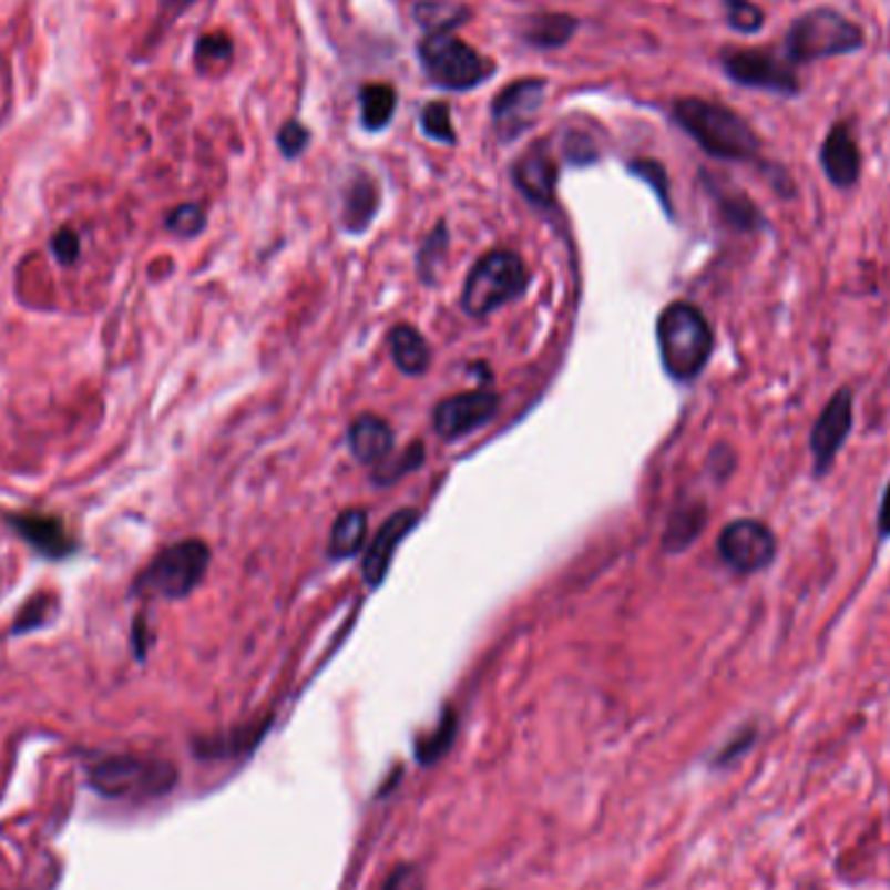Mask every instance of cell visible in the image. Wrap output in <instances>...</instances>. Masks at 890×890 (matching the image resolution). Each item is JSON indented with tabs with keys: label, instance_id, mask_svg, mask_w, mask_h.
Returning a JSON list of instances; mask_svg holds the SVG:
<instances>
[{
	"label": "cell",
	"instance_id": "8fae6325",
	"mask_svg": "<svg viewBox=\"0 0 890 890\" xmlns=\"http://www.w3.org/2000/svg\"><path fill=\"white\" fill-rule=\"evenodd\" d=\"M500 399L498 393L488 391V388H477V391H463L456 396H448L436 407L432 415V428L443 440H456L469 436V432L480 430L488 424L492 417L498 415Z\"/></svg>",
	"mask_w": 890,
	"mask_h": 890
},
{
	"label": "cell",
	"instance_id": "4fadbf2b",
	"mask_svg": "<svg viewBox=\"0 0 890 890\" xmlns=\"http://www.w3.org/2000/svg\"><path fill=\"white\" fill-rule=\"evenodd\" d=\"M557 162L550 152L548 141H536L513 164V183L523 196L534 204L550 206L557 191Z\"/></svg>",
	"mask_w": 890,
	"mask_h": 890
},
{
	"label": "cell",
	"instance_id": "d590c367",
	"mask_svg": "<svg viewBox=\"0 0 890 890\" xmlns=\"http://www.w3.org/2000/svg\"><path fill=\"white\" fill-rule=\"evenodd\" d=\"M753 739H755V729H747V732H743V735H739L737 739H732V743L722 750L719 758H716V766H724V763L735 760L737 755H743V753L747 750V747L753 745Z\"/></svg>",
	"mask_w": 890,
	"mask_h": 890
},
{
	"label": "cell",
	"instance_id": "277c9868",
	"mask_svg": "<svg viewBox=\"0 0 890 890\" xmlns=\"http://www.w3.org/2000/svg\"><path fill=\"white\" fill-rule=\"evenodd\" d=\"M529 287L526 266L519 253L492 250L477 260L461 291V305L471 318H484Z\"/></svg>",
	"mask_w": 890,
	"mask_h": 890
},
{
	"label": "cell",
	"instance_id": "9c48e42d",
	"mask_svg": "<svg viewBox=\"0 0 890 890\" xmlns=\"http://www.w3.org/2000/svg\"><path fill=\"white\" fill-rule=\"evenodd\" d=\"M719 557L739 575L758 573L776 557V536L763 521L739 519L722 529L716 542Z\"/></svg>",
	"mask_w": 890,
	"mask_h": 890
},
{
	"label": "cell",
	"instance_id": "7402d4cb",
	"mask_svg": "<svg viewBox=\"0 0 890 890\" xmlns=\"http://www.w3.org/2000/svg\"><path fill=\"white\" fill-rule=\"evenodd\" d=\"M365 534H368V513L360 508H349L339 519L334 521L331 540H328V552L331 557H355L360 552Z\"/></svg>",
	"mask_w": 890,
	"mask_h": 890
},
{
	"label": "cell",
	"instance_id": "30bf717a",
	"mask_svg": "<svg viewBox=\"0 0 890 890\" xmlns=\"http://www.w3.org/2000/svg\"><path fill=\"white\" fill-rule=\"evenodd\" d=\"M851 424H855V393L849 388H839V391L830 396V401L820 411L818 422H815L810 432L815 477H822L833 467L836 456H839L843 443H847Z\"/></svg>",
	"mask_w": 890,
	"mask_h": 890
},
{
	"label": "cell",
	"instance_id": "74e56055",
	"mask_svg": "<svg viewBox=\"0 0 890 890\" xmlns=\"http://www.w3.org/2000/svg\"><path fill=\"white\" fill-rule=\"evenodd\" d=\"M175 3H177V9H185V6H191L193 0H175Z\"/></svg>",
	"mask_w": 890,
	"mask_h": 890
},
{
	"label": "cell",
	"instance_id": "7c38bea8",
	"mask_svg": "<svg viewBox=\"0 0 890 890\" xmlns=\"http://www.w3.org/2000/svg\"><path fill=\"white\" fill-rule=\"evenodd\" d=\"M548 81L544 79H519L508 84L495 100H492V123L503 139H513L523 133L540 112Z\"/></svg>",
	"mask_w": 890,
	"mask_h": 890
},
{
	"label": "cell",
	"instance_id": "3957f363",
	"mask_svg": "<svg viewBox=\"0 0 890 890\" xmlns=\"http://www.w3.org/2000/svg\"><path fill=\"white\" fill-rule=\"evenodd\" d=\"M865 29L830 6L805 11L791 21L784 37V58L791 65L855 55L865 48Z\"/></svg>",
	"mask_w": 890,
	"mask_h": 890
},
{
	"label": "cell",
	"instance_id": "4316f807",
	"mask_svg": "<svg viewBox=\"0 0 890 890\" xmlns=\"http://www.w3.org/2000/svg\"><path fill=\"white\" fill-rule=\"evenodd\" d=\"M724 13H727L729 29L737 34H758L766 27V13L753 0H724Z\"/></svg>",
	"mask_w": 890,
	"mask_h": 890
},
{
	"label": "cell",
	"instance_id": "f546056e",
	"mask_svg": "<svg viewBox=\"0 0 890 890\" xmlns=\"http://www.w3.org/2000/svg\"><path fill=\"white\" fill-rule=\"evenodd\" d=\"M446 248H448V227L446 224H438V227L432 229V235L424 241L422 253H420L422 282H432V276H436V266L446 256Z\"/></svg>",
	"mask_w": 890,
	"mask_h": 890
},
{
	"label": "cell",
	"instance_id": "ac0fdd59",
	"mask_svg": "<svg viewBox=\"0 0 890 890\" xmlns=\"http://www.w3.org/2000/svg\"><path fill=\"white\" fill-rule=\"evenodd\" d=\"M579 29V19L567 13H536L529 17L521 27V40L542 50H555L571 42Z\"/></svg>",
	"mask_w": 890,
	"mask_h": 890
},
{
	"label": "cell",
	"instance_id": "6da1fadb",
	"mask_svg": "<svg viewBox=\"0 0 890 890\" xmlns=\"http://www.w3.org/2000/svg\"><path fill=\"white\" fill-rule=\"evenodd\" d=\"M672 117L714 160L755 162L760 156V136L727 104L703 100V96H679L672 104Z\"/></svg>",
	"mask_w": 890,
	"mask_h": 890
},
{
	"label": "cell",
	"instance_id": "f1b7e54d",
	"mask_svg": "<svg viewBox=\"0 0 890 890\" xmlns=\"http://www.w3.org/2000/svg\"><path fill=\"white\" fill-rule=\"evenodd\" d=\"M453 735H456V719H453V714H448V716H443V722L438 724V729L432 732V735L424 737L420 745H417V760L424 763V766L438 763L448 753V747H451Z\"/></svg>",
	"mask_w": 890,
	"mask_h": 890
},
{
	"label": "cell",
	"instance_id": "cb8c5ba5",
	"mask_svg": "<svg viewBox=\"0 0 890 890\" xmlns=\"http://www.w3.org/2000/svg\"><path fill=\"white\" fill-rule=\"evenodd\" d=\"M469 17L471 11L467 6L446 3V0H422L415 6V19L424 29V34L453 32L463 21H469Z\"/></svg>",
	"mask_w": 890,
	"mask_h": 890
},
{
	"label": "cell",
	"instance_id": "44dd1931",
	"mask_svg": "<svg viewBox=\"0 0 890 890\" xmlns=\"http://www.w3.org/2000/svg\"><path fill=\"white\" fill-rule=\"evenodd\" d=\"M708 191H710V196H714L716 206H719L722 219L727 222L729 227L743 229V232H753V229L766 227V219H763V214L758 212V206H755L753 198L745 196L743 191L724 188V185H719V188H716L714 183H708Z\"/></svg>",
	"mask_w": 890,
	"mask_h": 890
},
{
	"label": "cell",
	"instance_id": "836d02e7",
	"mask_svg": "<svg viewBox=\"0 0 890 890\" xmlns=\"http://www.w3.org/2000/svg\"><path fill=\"white\" fill-rule=\"evenodd\" d=\"M383 890H424L422 874L417 867L401 865V867H396L391 874H388Z\"/></svg>",
	"mask_w": 890,
	"mask_h": 890
},
{
	"label": "cell",
	"instance_id": "e575fe53",
	"mask_svg": "<svg viewBox=\"0 0 890 890\" xmlns=\"http://www.w3.org/2000/svg\"><path fill=\"white\" fill-rule=\"evenodd\" d=\"M52 248H55V256L63 260V264H71L73 258H76V250H79V241L73 232H58L55 241H52Z\"/></svg>",
	"mask_w": 890,
	"mask_h": 890
},
{
	"label": "cell",
	"instance_id": "d4e9b609",
	"mask_svg": "<svg viewBox=\"0 0 890 890\" xmlns=\"http://www.w3.org/2000/svg\"><path fill=\"white\" fill-rule=\"evenodd\" d=\"M703 523H706V508L698 505H685L672 515L669 529H667V548L669 552H679L690 544L695 536L700 534Z\"/></svg>",
	"mask_w": 890,
	"mask_h": 890
},
{
	"label": "cell",
	"instance_id": "1f68e13d",
	"mask_svg": "<svg viewBox=\"0 0 890 890\" xmlns=\"http://www.w3.org/2000/svg\"><path fill=\"white\" fill-rule=\"evenodd\" d=\"M204 224H206V214H204V208L196 206V204L177 206L175 212L167 216V227L175 232V235H181V237L198 235V232L204 229Z\"/></svg>",
	"mask_w": 890,
	"mask_h": 890
},
{
	"label": "cell",
	"instance_id": "484cf974",
	"mask_svg": "<svg viewBox=\"0 0 890 890\" xmlns=\"http://www.w3.org/2000/svg\"><path fill=\"white\" fill-rule=\"evenodd\" d=\"M420 129L428 139L440 141V144H456V131L451 121V104L448 102H430L428 108L420 112Z\"/></svg>",
	"mask_w": 890,
	"mask_h": 890
},
{
	"label": "cell",
	"instance_id": "2e32d148",
	"mask_svg": "<svg viewBox=\"0 0 890 890\" xmlns=\"http://www.w3.org/2000/svg\"><path fill=\"white\" fill-rule=\"evenodd\" d=\"M11 526L27 544L40 552L44 557L61 560L69 557L76 550V542L65 531V526L58 519L44 513H19L11 515Z\"/></svg>",
	"mask_w": 890,
	"mask_h": 890
},
{
	"label": "cell",
	"instance_id": "83f0119b",
	"mask_svg": "<svg viewBox=\"0 0 890 890\" xmlns=\"http://www.w3.org/2000/svg\"><path fill=\"white\" fill-rule=\"evenodd\" d=\"M235 55V44L227 34H204L196 44V65L201 71H212L216 65H229Z\"/></svg>",
	"mask_w": 890,
	"mask_h": 890
},
{
	"label": "cell",
	"instance_id": "9a60e30c",
	"mask_svg": "<svg viewBox=\"0 0 890 890\" xmlns=\"http://www.w3.org/2000/svg\"><path fill=\"white\" fill-rule=\"evenodd\" d=\"M417 521H420V513L411 511V508H403V511L393 513L391 519L380 526L378 536L372 540L362 563V575L365 581H368V586H378V583L386 579L388 567H391L396 557V550H399L403 536L417 526Z\"/></svg>",
	"mask_w": 890,
	"mask_h": 890
},
{
	"label": "cell",
	"instance_id": "d6a6232c",
	"mask_svg": "<svg viewBox=\"0 0 890 890\" xmlns=\"http://www.w3.org/2000/svg\"><path fill=\"white\" fill-rule=\"evenodd\" d=\"M276 144H279L282 154L287 160H297V156L305 154V149L310 144V131L305 129L300 121H287L282 125L279 136H276Z\"/></svg>",
	"mask_w": 890,
	"mask_h": 890
},
{
	"label": "cell",
	"instance_id": "603a6c76",
	"mask_svg": "<svg viewBox=\"0 0 890 890\" xmlns=\"http://www.w3.org/2000/svg\"><path fill=\"white\" fill-rule=\"evenodd\" d=\"M396 89L391 84H368L360 89V121L362 129L376 133L391 123L396 112Z\"/></svg>",
	"mask_w": 890,
	"mask_h": 890
},
{
	"label": "cell",
	"instance_id": "e0dca14e",
	"mask_svg": "<svg viewBox=\"0 0 890 890\" xmlns=\"http://www.w3.org/2000/svg\"><path fill=\"white\" fill-rule=\"evenodd\" d=\"M349 448L365 467H380L393 453V430L376 415H362L349 428Z\"/></svg>",
	"mask_w": 890,
	"mask_h": 890
},
{
	"label": "cell",
	"instance_id": "5b68a950",
	"mask_svg": "<svg viewBox=\"0 0 890 890\" xmlns=\"http://www.w3.org/2000/svg\"><path fill=\"white\" fill-rule=\"evenodd\" d=\"M422 71L432 84L448 92H467L484 84L492 73L495 63L484 58L471 44L456 40L453 32L424 34L417 44Z\"/></svg>",
	"mask_w": 890,
	"mask_h": 890
},
{
	"label": "cell",
	"instance_id": "ba28073f",
	"mask_svg": "<svg viewBox=\"0 0 890 890\" xmlns=\"http://www.w3.org/2000/svg\"><path fill=\"white\" fill-rule=\"evenodd\" d=\"M722 69L737 86L779 96L802 94V81H799L795 65L770 50L727 48L722 52Z\"/></svg>",
	"mask_w": 890,
	"mask_h": 890
},
{
	"label": "cell",
	"instance_id": "4dcf8cb0",
	"mask_svg": "<svg viewBox=\"0 0 890 890\" xmlns=\"http://www.w3.org/2000/svg\"><path fill=\"white\" fill-rule=\"evenodd\" d=\"M631 172L641 177V181H646L651 188L656 191V196H659L662 206L672 212V204H669V177H667V170L662 167L659 162L654 160H635L631 162Z\"/></svg>",
	"mask_w": 890,
	"mask_h": 890
},
{
	"label": "cell",
	"instance_id": "8992f818",
	"mask_svg": "<svg viewBox=\"0 0 890 890\" xmlns=\"http://www.w3.org/2000/svg\"><path fill=\"white\" fill-rule=\"evenodd\" d=\"M212 552L201 540H185L162 550L139 575L136 591L160 600H183L204 581Z\"/></svg>",
	"mask_w": 890,
	"mask_h": 890
},
{
	"label": "cell",
	"instance_id": "7a4b0ae2",
	"mask_svg": "<svg viewBox=\"0 0 890 890\" xmlns=\"http://www.w3.org/2000/svg\"><path fill=\"white\" fill-rule=\"evenodd\" d=\"M664 370L679 383H690L706 370L714 351V331L706 316L690 303H672L656 324Z\"/></svg>",
	"mask_w": 890,
	"mask_h": 890
},
{
	"label": "cell",
	"instance_id": "d6986e66",
	"mask_svg": "<svg viewBox=\"0 0 890 890\" xmlns=\"http://www.w3.org/2000/svg\"><path fill=\"white\" fill-rule=\"evenodd\" d=\"M380 206V191L372 177L368 175H357L355 181L349 183L347 196H344V227L349 232H362L368 229V224L372 222V216L378 214Z\"/></svg>",
	"mask_w": 890,
	"mask_h": 890
},
{
	"label": "cell",
	"instance_id": "8d00e7d4",
	"mask_svg": "<svg viewBox=\"0 0 890 890\" xmlns=\"http://www.w3.org/2000/svg\"><path fill=\"white\" fill-rule=\"evenodd\" d=\"M878 529H880V536H882V540H888V536H890V484H888L886 495H882V503H880Z\"/></svg>",
	"mask_w": 890,
	"mask_h": 890
},
{
	"label": "cell",
	"instance_id": "5bb4252c",
	"mask_svg": "<svg viewBox=\"0 0 890 890\" xmlns=\"http://www.w3.org/2000/svg\"><path fill=\"white\" fill-rule=\"evenodd\" d=\"M820 167L826 172L830 185L847 191L859 183L862 175V152L855 139L849 123H836L826 133L820 146Z\"/></svg>",
	"mask_w": 890,
	"mask_h": 890
},
{
	"label": "cell",
	"instance_id": "ffe728a7",
	"mask_svg": "<svg viewBox=\"0 0 890 890\" xmlns=\"http://www.w3.org/2000/svg\"><path fill=\"white\" fill-rule=\"evenodd\" d=\"M388 344H391V357L399 365L401 372L407 376H422L430 368V347L424 336L417 331L415 326H396L388 334Z\"/></svg>",
	"mask_w": 890,
	"mask_h": 890
},
{
	"label": "cell",
	"instance_id": "52a82bcc",
	"mask_svg": "<svg viewBox=\"0 0 890 890\" xmlns=\"http://www.w3.org/2000/svg\"><path fill=\"white\" fill-rule=\"evenodd\" d=\"M175 781V766L164 760L131 758V755L108 758L92 768L94 789L108 797H160L167 795Z\"/></svg>",
	"mask_w": 890,
	"mask_h": 890
}]
</instances>
